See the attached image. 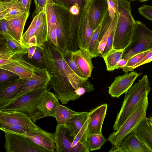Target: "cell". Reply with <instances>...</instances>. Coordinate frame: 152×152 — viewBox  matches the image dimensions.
<instances>
[{
	"mask_svg": "<svg viewBox=\"0 0 152 152\" xmlns=\"http://www.w3.org/2000/svg\"><path fill=\"white\" fill-rule=\"evenodd\" d=\"M101 23L94 31L88 48V51L93 58H96L100 56V54L98 50V47L99 43V37L101 28Z\"/></svg>",
	"mask_w": 152,
	"mask_h": 152,
	"instance_id": "32",
	"label": "cell"
},
{
	"mask_svg": "<svg viewBox=\"0 0 152 152\" xmlns=\"http://www.w3.org/2000/svg\"><path fill=\"white\" fill-rule=\"evenodd\" d=\"M54 134L56 152H88L86 147L81 143L72 146L74 138L71 136L66 124H58Z\"/></svg>",
	"mask_w": 152,
	"mask_h": 152,
	"instance_id": "8",
	"label": "cell"
},
{
	"mask_svg": "<svg viewBox=\"0 0 152 152\" xmlns=\"http://www.w3.org/2000/svg\"><path fill=\"white\" fill-rule=\"evenodd\" d=\"M138 12L145 18L152 21V6L143 5L138 8Z\"/></svg>",
	"mask_w": 152,
	"mask_h": 152,
	"instance_id": "41",
	"label": "cell"
},
{
	"mask_svg": "<svg viewBox=\"0 0 152 152\" xmlns=\"http://www.w3.org/2000/svg\"><path fill=\"white\" fill-rule=\"evenodd\" d=\"M139 138L150 152H152V124L145 117L136 129Z\"/></svg>",
	"mask_w": 152,
	"mask_h": 152,
	"instance_id": "24",
	"label": "cell"
},
{
	"mask_svg": "<svg viewBox=\"0 0 152 152\" xmlns=\"http://www.w3.org/2000/svg\"><path fill=\"white\" fill-rule=\"evenodd\" d=\"M7 152H48L30 139L18 134L4 132Z\"/></svg>",
	"mask_w": 152,
	"mask_h": 152,
	"instance_id": "7",
	"label": "cell"
},
{
	"mask_svg": "<svg viewBox=\"0 0 152 152\" xmlns=\"http://www.w3.org/2000/svg\"><path fill=\"white\" fill-rule=\"evenodd\" d=\"M124 50L113 48L103 56L107 71H111L116 69L118 62L122 58Z\"/></svg>",
	"mask_w": 152,
	"mask_h": 152,
	"instance_id": "26",
	"label": "cell"
},
{
	"mask_svg": "<svg viewBox=\"0 0 152 152\" xmlns=\"http://www.w3.org/2000/svg\"><path fill=\"white\" fill-rule=\"evenodd\" d=\"M18 134L28 138L48 152H54L55 151L56 145L54 133L49 132L40 128L38 132H31L24 134Z\"/></svg>",
	"mask_w": 152,
	"mask_h": 152,
	"instance_id": "17",
	"label": "cell"
},
{
	"mask_svg": "<svg viewBox=\"0 0 152 152\" xmlns=\"http://www.w3.org/2000/svg\"><path fill=\"white\" fill-rule=\"evenodd\" d=\"M89 1H85L80 14L77 24V42L79 48L87 50L94 32L88 20Z\"/></svg>",
	"mask_w": 152,
	"mask_h": 152,
	"instance_id": "9",
	"label": "cell"
},
{
	"mask_svg": "<svg viewBox=\"0 0 152 152\" xmlns=\"http://www.w3.org/2000/svg\"><path fill=\"white\" fill-rule=\"evenodd\" d=\"M19 78L18 75L13 72L0 69V87L12 83Z\"/></svg>",
	"mask_w": 152,
	"mask_h": 152,
	"instance_id": "34",
	"label": "cell"
},
{
	"mask_svg": "<svg viewBox=\"0 0 152 152\" xmlns=\"http://www.w3.org/2000/svg\"><path fill=\"white\" fill-rule=\"evenodd\" d=\"M107 104H104L90 110V120L88 126L89 134H102V127L106 114Z\"/></svg>",
	"mask_w": 152,
	"mask_h": 152,
	"instance_id": "18",
	"label": "cell"
},
{
	"mask_svg": "<svg viewBox=\"0 0 152 152\" xmlns=\"http://www.w3.org/2000/svg\"><path fill=\"white\" fill-rule=\"evenodd\" d=\"M35 8L32 15V18H34L40 12L45 11V7L48 0H34Z\"/></svg>",
	"mask_w": 152,
	"mask_h": 152,
	"instance_id": "40",
	"label": "cell"
},
{
	"mask_svg": "<svg viewBox=\"0 0 152 152\" xmlns=\"http://www.w3.org/2000/svg\"><path fill=\"white\" fill-rule=\"evenodd\" d=\"M48 86L34 90L20 97L1 110L21 112L27 115L34 123L37 115V105L42 96L49 91Z\"/></svg>",
	"mask_w": 152,
	"mask_h": 152,
	"instance_id": "5",
	"label": "cell"
},
{
	"mask_svg": "<svg viewBox=\"0 0 152 152\" xmlns=\"http://www.w3.org/2000/svg\"><path fill=\"white\" fill-rule=\"evenodd\" d=\"M72 52V51L68 50L66 53L63 54L65 61L70 68L78 77L84 80L88 79V78L83 75L79 69L73 58Z\"/></svg>",
	"mask_w": 152,
	"mask_h": 152,
	"instance_id": "35",
	"label": "cell"
},
{
	"mask_svg": "<svg viewBox=\"0 0 152 152\" xmlns=\"http://www.w3.org/2000/svg\"><path fill=\"white\" fill-rule=\"evenodd\" d=\"M59 104L58 99L55 94L49 91L46 92L38 103L37 121L47 116L55 117L57 107Z\"/></svg>",
	"mask_w": 152,
	"mask_h": 152,
	"instance_id": "13",
	"label": "cell"
},
{
	"mask_svg": "<svg viewBox=\"0 0 152 152\" xmlns=\"http://www.w3.org/2000/svg\"><path fill=\"white\" fill-rule=\"evenodd\" d=\"M106 141V140L102 134H88L87 137V144L88 152L100 149Z\"/></svg>",
	"mask_w": 152,
	"mask_h": 152,
	"instance_id": "30",
	"label": "cell"
},
{
	"mask_svg": "<svg viewBox=\"0 0 152 152\" xmlns=\"http://www.w3.org/2000/svg\"><path fill=\"white\" fill-rule=\"evenodd\" d=\"M2 44L0 49V66L10 63L14 56L19 55L10 48L7 42Z\"/></svg>",
	"mask_w": 152,
	"mask_h": 152,
	"instance_id": "31",
	"label": "cell"
},
{
	"mask_svg": "<svg viewBox=\"0 0 152 152\" xmlns=\"http://www.w3.org/2000/svg\"><path fill=\"white\" fill-rule=\"evenodd\" d=\"M50 80V76L47 69L45 68H41L28 80L21 91L7 105L29 92L34 90L45 88L48 86Z\"/></svg>",
	"mask_w": 152,
	"mask_h": 152,
	"instance_id": "12",
	"label": "cell"
},
{
	"mask_svg": "<svg viewBox=\"0 0 152 152\" xmlns=\"http://www.w3.org/2000/svg\"></svg>",
	"mask_w": 152,
	"mask_h": 152,
	"instance_id": "52",
	"label": "cell"
},
{
	"mask_svg": "<svg viewBox=\"0 0 152 152\" xmlns=\"http://www.w3.org/2000/svg\"><path fill=\"white\" fill-rule=\"evenodd\" d=\"M136 128L121 141L119 147L122 152H150L137 136Z\"/></svg>",
	"mask_w": 152,
	"mask_h": 152,
	"instance_id": "20",
	"label": "cell"
},
{
	"mask_svg": "<svg viewBox=\"0 0 152 152\" xmlns=\"http://www.w3.org/2000/svg\"><path fill=\"white\" fill-rule=\"evenodd\" d=\"M141 74L133 71L116 77L108 87L109 94L113 97L119 98L130 88L135 80Z\"/></svg>",
	"mask_w": 152,
	"mask_h": 152,
	"instance_id": "11",
	"label": "cell"
},
{
	"mask_svg": "<svg viewBox=\"0 0 152 152\" xmlns=\"http://www.w3.org/2000/svg\"><path fill=\"white\" fill-rule=\"evenodd\" d=\"M0 122L25 126L39 130L40 127L26 114L20 112L0 110Z\"/></svg>",
	"mask_w": 152,
	"mask_h": 152,
	"instance_id": "14",
	"label": "cell"
},
{
	"mask_svg": "<svg viewBox=\"0 0 152 152\" xmlns=\"http://www.w3.org/2000/svg\"><path fill=\"white\" fill-rule=\"evenodd\" d=\"M148 120L152 124V115L149 118H147Z\"/></svg>",
	"mask_w": 152,
	"mask_h": 152,
	"instance_id": "49",
	"label": "cell"
},
{
	"mask_svg": "<svg viewBox=\"0 0 152 152\" xmlns=\"http://www.w3.org/2000/svg\"><path fill=\"white\" fill-rule=\"evenodd\" d=\"M12 0H0V2H1L2 3H6L9 2Z\"/></svg>",
	"mask_w": 152,
	"mask_h": 152,
	"instance_id": "48",
	"label": "cell"
},
{
	"mask_svg": "<svg viewBox=\"0 0 152 152\" xmlns=\"http://www.w3.org/2000/svg\"><path fill=\"white\" fill-rule=\"evenodd\" d=\"M80 112L73 111L59 104L57 107L55 118L58 124L65 125L72 118Z\"/></svg>",
	"mask_w": 152,
	"mask_h": 152,
	"instance_id": "27",
	"label": "cell"
},
{
	"mask_svg": "<svg viewBox=\"0 0 152 152\" xmlns=\"http://www.w3.org/2000/svg\"><path fill=\"white\" fill-rule=\"evenodd\" d=\"M128 61V60L121 58L118 62L116 66L115 69H122L126 65Z\"/></svg>",
	"mask_w": 152,
	"mask_h": 152,
	"instance_id": "46",
	"label": "cell"
},
{
	"mask_svg": "<svg viewBox=\"0 0 152 152\" xmlns=\"http://www.w3.org/2000/svg\"><path fill=\"white\" fill-rule=\"evenodd\" d=\"M148 96L141 99L121 127L109 136L107 140L112 145L109 152H122L119 148L122 140L136 129L144 118L146 117L148 104Z\"/></svg>",
	"mask_w": 152,
	"mask_h": 152,
	"instance_id": "3",
	"label": "cell"
},
{
	"mask_svg": "<svg viewBox=\"0 0 152 152\" xmlns=\"http://www.w3.org/2000/svg\"><path fill=\"white\" fill-rule=\"evenodd\" d=\"M152 61V48L150 49L143 59L140 62L133 66L134 69L138 67Z\"/></svg>",
	"mask_w": 152,
	"mask_h": 152,
	"instance_id": "44",
	"label": "cell"
},
{
	"mask_svg": "<svg viewBox=\"0 0 152 152\" xmlns=\"http://www.w3.org/2000/svg\"><path fill=\"white\" fill-rule=\"evenodd\" d=\"M84 1H91L92 0H83Z\"/></svg>",
	"mask_w": 152,
	"mask_h": 152,
	"instance_id": "51",
	"label": "cell"
},
{
	"mask_svg": "<svg viewBox=\"0 0 152 152\" xmlns=\"http://www.w3.org/2000/svg\"><path fill=\"white\" fill-rule=\"evenodd\" d=\"M36 20L35 16L33 18L28 28L22 36V44L24 47L28 49V45L29 39L32 37L36 36Z\"/></svg>",
	"mask_w": 152,
	"mask_h": 152,
	"instance_id": "37",
	"label": "cell"
},
{
	"mask_svg": "<svg viewBox=\"0 0 152 152\" xmlns=\"http://www.w3.org/2000/svg\"><path fill=\"white\" fill-rule=\"evenodd\" d=\"M90 115V112H80L68 122L66 125L72 136L75 138Z\"/></svg>",
	"mask_w": 152,
	"mask_h": 152,
	"instance_id": "25",
	"label": "cell"
},
{
	"mask_svg": "<svg viewBox=\"0 0 152 152\" xmlns=\"http://www.w3.org/2000/svg\"><path fill=\"white\" fill-rule=\"evenodd\" d=\"M152 48V31L140 21H137L131 41L125 49L122 58L128 60L136 54Z\"/></svg>",
	"mask_w": 152,
	"mask_h": 152,
	"instance_id": "6",
	"label": "cell"
},
{
	"mask_svg": "<svg viewBox=\"0 0 152 152\" xmlns=\"http://www.w3.org/2000/svg\"><path fill=\"white\" fill-rule=\"evenodd\" d=\"M25 12H27L26 10L18 0L0 2V20H6Z\"/></svg>",
	"mask_w": 152,
	"mask_h": 152,
	"instance_id": "23",
	"label": "cell"
},
{
	"mask_svg": "<svg viewBox=\"0 0 152 152\" xmlns=\"http://www.w3.org/2000/svg\"><path fill=\"white\" fill-rule=\"evenodd\" d=\"M108 12L110 17L113 18L118 14V0H107Z\"/></svg>",
	"mask_w": 152,
	"mask_h": 152,
	"instance_id": "39",
	"label": "cell"
},
{
	"mask_svg": "<svg viewBox=\"0 0 152 152\" xmlns=\"http://www.w3.org/2000/svg\"><path fill=\"white\" fill-rule=\"evenodd\" d=\"M0 34L6 40L10 48L19 55H23L28 53V49L24 47L13 36L12 33L0 32Z\"/></svg>",
	"mask_w": 152,
	"mask_h": 152,
	"instance_id": "29",
	"label": "cell"
},
{
	"mask_svg": "<svg viewBox=\"0 0 152 152\" xmlns=\"http://www.w3.org/2000/svg\"><path fill=\"white\" fill-rule=\"evenodd\" d=\"M0 129L3 132H7L20 134H26L31 132H37L39 130H36L25 126L1 122H0Z\"/></svg>",
	"mask_w": 152,
	"mask_h": 152,
	"instance_id": "28",
	"label": "cell"
},
{
	"mask_svg": "<svg viewBox=\"0 0 152 152\" xmlns=\"http://www.w3.org/2000/svg\"><path fill=\"white\" fill-rule=\"evenodd\" d=\"M139 0V1H140L141 2H142L148 1V0Z\"/></svg>",
	"mask_w": 152,
	"mask_h": 152,
	"instance_id": "50",
	"label": "cell"
},
{
	"mask_svg": "<svg viewBox=\"0 0 152 152\" xmlns=\"http://www.w3.org/2000/svg\"><path fill=\"white\" fill-rule=\"evenodd\" d=\"M151 89L148 77L144 75L125 93L121 108L113 126L114 131L121 127L141 99L148 95Z\"/></svg>",
	"mask_w": 152,
	"mask_h": 152,
	"instance_id": "2",
	"label": "cell"
},
{
	"mask_svg": "<svg viewBox=\"0 0 152 152\" xmlns=\"http://www.w3.org/2000/svg\"><path fill=\"white\" fill-rule=\"evenodd\" d=\"M54 7L57 18L58 47L64 54L68 50V39L75 38L77 35V21L69 10L55 2Z\"/></svg>",
	"mask_w": 152,
	"mask_h": 152,
	"instance_id": "4",
	"label": "cell"
},
{
	"mask_svg": "<svg viewBox=\"0 0 152 152\" xmlns=\"http://www.w3.org/2000/svg\"><path fill=\"white\" fill-rule=\"evenodd\" d=\"M72 55L81 73L87 77H90L94 68L92 56L87 50L80 48L73 51Z\"/></svg>",
	"mask_w": 152,
	"mask_h": 152,
	"instance_id": "19",
	"label": "cell"
},
{
	"mask_svg": "<svg viewBox=\"0 0 152 152\" xmlns=\"http://www.w3.org/2000/svg\"><path fill=\"white\" fill-rule=\"evenodd\" d=\"M22 55H15L10 63L0 66V69L11 72L18 75L21 78L28 80L42 68L32 64L23 57Z\"/></svg>",
	"mask_w": 152,
	"mask_h": 152,
	"instance_id": "10",
	"label": "cell"
},
{
	"mask_svg": "<svg viewBox=\"0 0 152 152\" xmlns=\"http://www.w3.org/2000/svg\"><path fill=\"white\" fill-rule=\"evenodd\" d=\"M29 15V12H25L6 20L9 25L13 36L22 45L23 31Z\"/></svg>",
	"mask_w": 152,
	"mask_h": 152,
	"instance_id": "21",
	"label": "cell"
},
{
	"mask_svg": "<svg viewBox=\"0 0 152 152\" xmlns=\"http://www.w3.org/2000/svg\"><path fill=\"white\" fill-rule=\"evenodd\" d=\"M90 120V117L89 116L83 126L75 137L72 144L73 147L75 146L80 143L84 145L88 150L87 137L88 134V126Z\"/></svg>",
	"mask_w": 152,
	"mask_h": 152,
	"instance_id": "33",
	"label": "cell"
},
{
	"mask_svg": "<svg viewBox=\"0 0 152 152\" xmlns=\"http://www.w3.org/2000/svg\"><path fill=\"white\" fill-rule=\"evenodd\" d=\"M48 38L52 43L56 46H58L56 26L48 30Z\"/></svg>",
	"mask_w": 152,
	"mask_h": 152,
	"instance_id": "43",
	"label": "cell"
},
{
	"mask_svg": "<svg viewBox=\"0 0 152 152\" xmlns=\"http://www.w3.org/2000/svg\"><path fill=\"white\" fill-rule=\"evenodd\" d=\"M27 80L20 77L14 82L0 87V110L6 106L16 97Z\"/></svg>",
	"mask_w": 152,
	"mask_h": 152,
	"instance_id": "16",
	"label": "cell"
},
{
	"mask_svg": "<svg viewBox=\"0 0 152 152\" xmlns=\"http://www.w3.org/2000/svg\"><path fill=\"white\" fill-rule=\"evenodd\" d=\"M108 10L107 0H92L89 1L88 20L94 31L101 23Z\"/></svg>",
	"mask_w": 152,
	"mask_h": 152,
	"instance_id": "15",
	"label": "cell"
},
{
	"mask_svg": "<svg viewBox=\"0 0 152 152\" xmlns=\"http://www.w3.org/2000/svg\"><path fill=\"white\" fill-rule=\"evenodd\" d=\"M38 63L44 66L45 62L41 48L37 47L33 58Z\"/></svg>",
	"mask_w": 152,
	"mask_h": 152,
	"instance_id": "42",
	"label": "cell"
},
{
	"mask_svg": "<svg viewBox=\"0 0 152 152\" xmlns=\"http://www.w3.org/2000/svg\"><path fill=\"white\" fill-rule=\"evenodd\" d=\"M150 50L136 54L131 56L128 60L126 65L122 68L123 71L126 73L133 71V66L141 61Z\"/></svg>",
	"mask_w": 152,
	"mask_h": 152,
	"instance_id": "36",
	"label": "cell"
},
{
	"mask_svg": "<svg viewBox=\"0 0 152 152\" xmlns=\"http://www.w3.org/2000/svg\"><path fill=\"white\" fill-rule=\"evenodd\" d=\"M56 4L69 10L70 7L74 5H78L82 9L85 3L83 0H53Z\"/></svg>",
	"mask_w": 152,
	"mask_h": 152,
	"instance_id": "38",
	"label": "cell"
},
{
	"mask_svg": "<svg viewBox=\"0 0 152 152\" xmlns=\"http://www.w3.org/2000/svg\"><path fill=\"white\" fill-rule=\"evenodd\" d=\"M118 14L115 27L113 48L125 49L131 41L136 23L131 13L130 3L118 0Z\"/></svg>",
	"mask_w": 152,
	"mask_h": 152,
	"instance_id": "1",
	"label": "cell"
},
{
	"mask_svg": "<svg viewBox=\"0 0 152 152\" xmlns=\"http://www.w3.org/2000/svg\"><path fill=\"white\" fill-rule=\"evenodd\" d=\"M36 36L37 47L42 48L48 38V28L46 14L45 11L40 12L36 16Z\"/></svg>",
	"mask_w": 152,
	"mask_h": 152,
	"instance_id": "22",
	"label": "cell"
},
{
	"mask_svg": "<svg viewBox=\"0 0 152 152\" xmlns=\"http://www.w3.org/2000/svg\"><path fill=\"white\" fill-rule=\"evenodd\" d=\"M37 46H33L29 48L28 50V57L30 59L33 58Z\"/></svg>",
	"mask_w": 152,
	"mask_h": 152,
	"instance_id": "47",
	"label": "cell"
},
{
	"mask_svg": "<svg viewBox=\"0 0 152 152\" xmlns=\"http://www.w3.org/2000/svg\"><path fill=\"white\" fill-rule=\"evenodd\" d=\"M27 12H29L31 0H18Z\"/></svg>",
	"mask_w": 152,
	"mask_h": 152,
	"instance_id": "45",
	"label": "cell"
}]
</instances>
